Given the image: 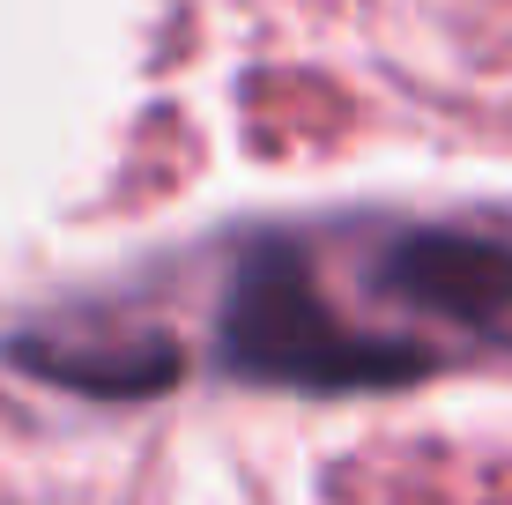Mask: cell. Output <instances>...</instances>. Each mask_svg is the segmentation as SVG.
<instances>
[{
  "mask_svg": "<svg viewBox=\"0 0 512 505\" xmlns=\"http://www.w3.org/2000/svg\"><path fill=\"white\" fill-rule=\"evenodd\" d=\"M223 357L245 379H282V387H386V379L423 372L416 342L349 327L312 283L297 246L245 253L231 298H223Z\"/></svg>",
  "mask_w": 512,
  "mask_h": 505,
  "instance_id": "1",
  "label": "cell"
},
{
  "mask_svg": "<svg viewBox=\"0 0 512 505\" xmlns=\"http://www.w3.org/2000/svg\"><path fill=\"white\" fill-rule=\"evenodd\" d=\"M372 283L386 298H401L423 320H446V327H490L512 305V246L490 231H394L379 246Z\"/></svg>",
  "mask_w": 512,
  "mask_h": 505,
  "instance_id": "2",
  "label": "cell"
}]
</instances>
